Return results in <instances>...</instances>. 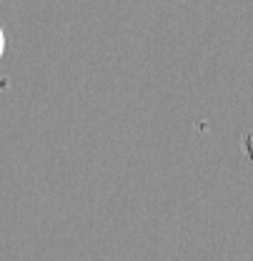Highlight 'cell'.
<instances>
[{
  "mask_svg": "<svg viewBox=\"0 0 253 261\" xmlns=\"http://www.w3.org/2000/svg\"><path fill=\"white\" fill-rule=\"evenodd\" d=\"M5 45H8V40H5V31H3V25H0V61H3V56H5Z\"/></svg>",
  "mask_w": 253,
  "mask_h": 261,
  "instance_id": "1",
  "label": "cell"
}]
</instances>
